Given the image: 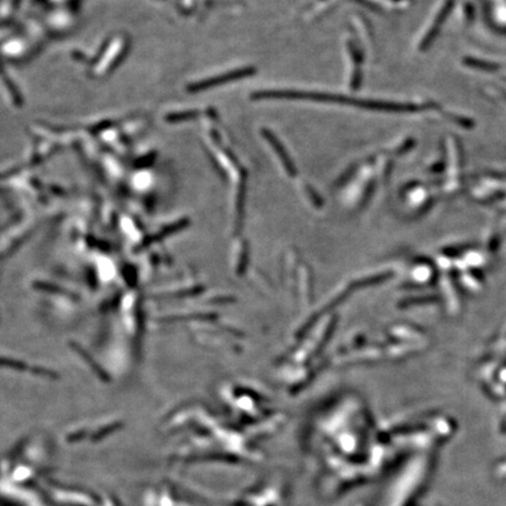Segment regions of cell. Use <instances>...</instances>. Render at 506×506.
Returning <instances> with one entry per match:
<instances>
[{"mask_svg":"<svg viewBox=\"0 0 506 506\" xmlns=\"http://www.w3.org/2000/svg\"><path fill=\"white\" fill-rule=\"evenodd\" d=\"M254 74H256V68H253V67L239 68V70L228 72V73L220 75V77L216 78V79H211V80L205 81L204 84L199 86V88H209V87H213V86H219V85L226 84V82L237 81V80H240V79L250 78Z\"/></svg>","mask_w":506,"mask_h":506,"instance_id":"obj_3","label":"cell"},{"mask_svg":"<svg viewBox=\"0 0 506 506\" xmlns=\"http://www.w3.org/2000/svg\"><path fill=\"white\" fill-rule=\"evenodd\" d=\"M261 134H263L264 137H265V139H266L267 142L270 143L271 146H272V148H273V149H274L275 154L278 155L279 160H280L281 163H283L285 170H286L287 173L290 174V175H295V173H297V169H295V165L293 164V162H292V158L290 156H288L286 149H285L283 144L280 143V141H279L277 139V137H275L274 134L272 133V132H270V130L264 129L263 132H261Z\"/></svg>","mask_w":506,"mask_h":506,"instance_id":"obj_2","label":"cell"},{"mask_svg":"<svg viewBox=\"0 0 506 506\" xmlns=\"http://www.w3.org/2000/svg\"><path fill=\"white\" fill-rule=\"evenodd\" d=\"M252 99L263 100V99H283V100H308V101L315 102H326L335 103V105L353 106L357 108L377 110V112H389V113H402V112H414L417 108L412 105H400V103H392L385 101H376V100H364L348 98V96L333 95L327 93H316V92H304V91H290V89H267V91L256 92L252 94Z\"/></svg>","mask_w":506,"mask_h":506,"instance_id":"obj_1","label":"cell"}]
</instances>
